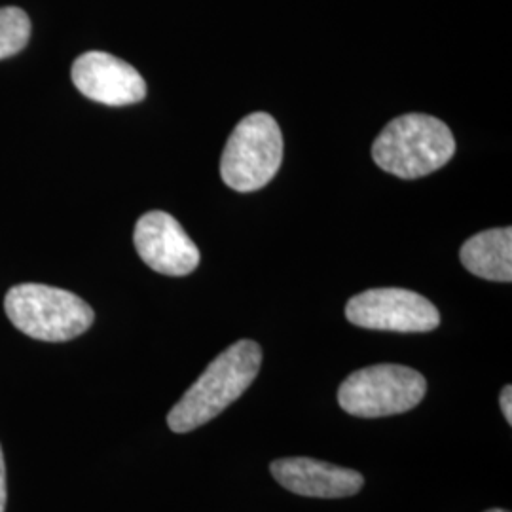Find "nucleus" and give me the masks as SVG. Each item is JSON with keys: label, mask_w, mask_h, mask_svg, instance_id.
Masks as SVG:
<instances>
[{"label": "nucleus", "mask_w": 512, "mask_h": 512, "mask_svg": "<svg viewBox=\"0 0 512 512\" xmlns=\"http://www.w3.org/2000/svg\"><path fill=\"white\" fill-rule=\"evenodd\" d=\"M135 249L154 272L164 275L192 274L200 264V249L183 226L164 211H150L135 224Z\"/></svg>", "instance_id": "0eeeda50"}, {"label": "nucleus", "mask_w": 512, "mask_h": 512, "mask_svg": "<svg viewBox=\"0 0 512 512\" xmlns=\"http://www.w3.org/2000/svg\"><path fill=\"white\" fill-rule=\"evenodd\" d=\"M346 317L355 327L389 332H429L440 325V313L425 296L397 289H370L353 296Z\"/></svg>", "instance_id": "423d86ee"}, {"label": "nucleus", "mask_w": 512, "mask_h": 512, "mask_svg": "<svg viewBox=\"0 0 512 512\" xmlns=\"http://www.w3.org/2000/svg\"><path fill=\"white\" fill-rule=\"evenodd\" d=\"M463 266L476 277L511 283L512 230L494 228L467 239L459 251Z\"/></svg>", "instance_id": "9d476101"}, {"label": "nucleus", "mask_w": 512, "mask_h": 512, "mask_svg": "<svg viewBox=\"0 0 512 512\" xmlns=\"http://www.w3.org/2000/svg\"><path fill=\"white\" fill-rule=\"evenodd\" d=\"M31 38L29 16L16 6L0 8V59L19 54Z\"/></svg>", "instance_id": "9b49d317"}, {"label": "nucleus", "mask_w": 512, "mask_h": 512, "mask_svg": "<svg viewBox=\"0 0 512 512\" xmlns=\"http://www.w3.org/2000/svg\"><path fill=\"white\" fill-rule=\"evenodd\" d=\"M6 509V465H4V456L0 448V512Z\"/></svg>", "instance_id": "ddd939ff"}, {"label": "nucleus", "mask_w": 512, "mask_h": 512, "mask_svg": "<svg viewBox=\"0 0 512 512\" xmlns=\"http://www.w3.org/2000/svg\"><path fill=\"white\" fill-rule=\"evenodd\" d=\"M281 160L283 135L274 116L253 112L232 131L220 158V177L236 192H255L274 179Z\"/></svg>", "instance_id": "20e7f679"}, {"label": "nucleus", "mask_w": 512, "mask_h": 512, "mask_svg": "<svg viewBox=\"0 0 512 512\" xmlns=\"http://www.w3.org/2000/svg\"><path fill=\"white\" fill-rule=\"evenodd\" d=\"M8 319L23 334L42 342H67L90 329L92 306L80 296L38 283L12 287L4 298Z\"/></svg>", "instance_id": "7ed1b4c3"}, {"label": "nucleus", "mask_w": 512, "mask_h": 512, "mask_svg": "<svg viewBox=\"0 0 512 512\" xmlns=\"http://www.w3.org/2000/svg\"><path fill=\"white\" fill-rule=\"evenodd\" d=\"M486 512H509V511H503V509H490V511Z\"/></svg>", "instance_id": "4468645a"}, {"label": "nucleus", "mask_w": 512, "mask_h": 512, "mask_svg": "<svg viewBox=\"0 0 512 512\" xmlns=\"http://www.w3.org/2000/svg\"><path fill=\"white\" fill-rule=\"evenodd\" d=\"M456 152L450 128L429 114L391 120L372 145V158L399 179H420L448 164Z\"/></svg>", "instance_id": "f03ea898"}, {"label": "nucleus", "mask_w": 512, "mask_h": 512, "mask_svg": "<svg viewBox=\"0 0 512 512\" xmlns=\"http://www.w3.org/2000/svg\"><path fill=\"white\" fill-rule=\"evenodd\" d=\"M501 412L505 416V420L509 421V425H512V387L507 385L503 387L501 391Z\"/></svg>", "instance_id": "f8f14e48"}, {"label": "nucleus", "mask_w": 512, "mask_h": 512, "mask_svg": "<svg viewBox=\"0 0 512 512\" xmlns=\"http://www.w3.org/2000/svg\"><path fill=\"white\" fill-rule=\"evenodd\" d=\"M71 76L78 92L109 107L133 105L147 95L145 78L137 69L107 52L80 55L73 63Z\"/></svg>", "instance_id": "6e6552de"}, {"label": "nucleus", "mask_w": 512, "mask_h": 512, "mask_svg": "<svg viewBox=\"0 0 512 512\" xmlns=\"http://www.w3.org/2000/svg\"><path fill=\"white\" fill-rule=\"evenodd\" d=\"M260 365L262 349L253 340H239L224 349L173 406L167 416L169 429L190 433L217 418L255 382Z\"/></svg>", "instance_id": "f257e3e1"}, {"label": "nucleus", "mask_w": 512, "mask_h": 512, "mask_svg": "<svg viewBox=\"0 0 512 512\" xmlns=\"http://www.w3.org/2000/svg\"><path fill=\"white\" fill-rule=\"evenodd\" d=\"M427 382L403 365H374L349 374L338 389V403L357 418L403 414L423 401Z\"/></svg>", "instance_id": "39448f33"}, {"label": "nucleus", "mask_w": 512, "mask_h": 512, "mask_svg": "<svg viewBox=\"0 0 512 512\" xmlns=\"http://www.w3.org/2000/svg\"><path fill=\"white\" fill-rule=\"evenodd\" d=\"M272 475L289 492L304 497L340 499L355 495L365 484L361 473L311 458L277 459Z\"/></svg>", "instance_id": "1a4fd4ad"}]
</instances>
